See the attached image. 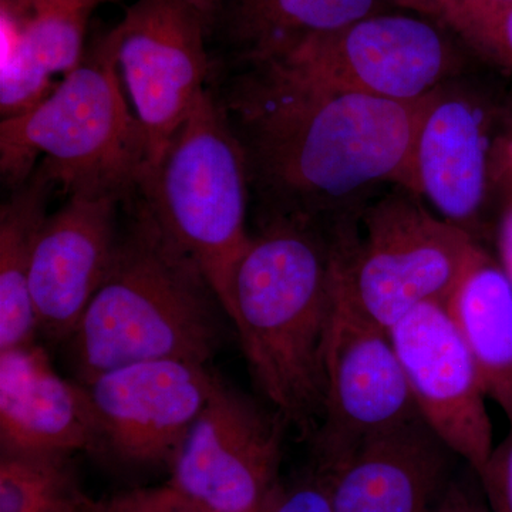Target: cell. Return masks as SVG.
<instances>
[{
	"mask_svg": "<svg viewBox=\"0 0 512 512\" xmlns=\"http://www.w3.org/2000/svg\"><path fill=\"white\" fill-rule=\"evenodd\" d=\"M284 417L217 375L167 485L194 512H259L278 493Z\"/></svg>",
	"mask_w": 512,
	"mask_h": 512,
	"instance_id": "cell-9",
	"label": "cell"
},
{
	"mask_svg": "<svg viewBox=\"0 0 512 512\" xmlns=\"http://www.w3.org/2000/svg\"><path fill=\"white\" fill-rule=\"evenodd\" d=\"M332 241L340 295L387 332L417 306L446 303L484 247L404 187L367 202Z\"/></svg>",
	"mask_w": 512,
	"mask_h": 512,
	"instance_id": "cell-6",
	"label": "cell"
},
{
	"mask_svg": "<svg viewBox=\"0 0 512 512\" xmlns=\"http://www.w3.org/2000/svg\"><path fill=\"white\" fill-rule=\"evenodd\" d=\"M420 416L389 332L340 295L326 352L325 400L311 437L315 466L332 471L363 440Z\"/></svg>",
	"mask_w": 512,
	"mask_h": 512,
	"instance_id": "cell-11",
	"label": "cell"
},
{
	"mask_svg": "<svg viewBox=\"0 0 512 512\" xmlns=\"http://www.w3.org/2000/svg\"><path fill=\"white\" fill-rule=\"evenodd\" d=\"M470 2L483 3V5H505V3H512V0H470Z\"/></svg>",
	"mask_w": 512,
	"mask_h": 512,
	"instance_id": "cell-30",
	"label": "cell"
},
{
	"mask_svg": "<svg viewBox=\"0 0 512 512\" xmlns=\"http://www.w3.org/2000/svg\"><path fill=\"white\" fill-rule=\"evenodd\" d=\"M130 195L72 192L43 222L30 295L37 329L52 342H67L106 278L119 244L120 208Z\"/></svg>",
	"mask_w": 512,
	"mask_h": 512,
	"instance_id": "cell-14",
	"label": "cell"
},
{
	"mask_svg": "<svg viewBox=\"0 0 512 512\" xmlns=\"http://www.w3.org/2000/svg\"><path fill=\"white\" fill-rule=\"evenodd\" d=\"M376 3L377 0H227L220 18H227L235 59L252 67L285 55L312 37L373 15Z\"/></svg>",
	"mask_w": 512,
	"mask_h": 512,
	"instance_id": "cell-19",
	"label": "cell"
},
{
	"mask_svg": "<svg viewBox=\"0 0 512 512\" xmlns=\"http://www.w3.org/2000/svg\"><path fill=\"white\" fill-rule=\"evenodd\" d=\"M477 476L491 512H512V426Z\"/></svg>",
	"mask_w": 512,
	"mask_h": 512,
	"instance_id": "cell-24",
	"label": "cell"
},
{
	"mask_svg": "<svg viewBox=\"0 0 512 512\" xmlns=\"http://www.w3.org/2000/svg\"><path fill=\"white\" fill-rule=\"evenodd\" d=\"M446 308L476 362L488 399L512 426V284L487 247L458 279Z\"/></svg>",
	"mask_w": 512,
	"mask_h": 512,
	"instance_id": "cell-18",
	"label": "cell"
},
{
	"mask_svg": "<svg viewBox=\"0 0 512 512\" xmlns=\"http://www.w3.org/2000/svg\"><path fill=\"white\" fill-rule=\"evenodd\" d=\"M494 244L497 258L512 284V188L505 195L497 224H495Z\"/></svg>",
	"mask_w": 512,
	"mask_h": 512,
	"instance_id": "cell-27",
	"label": "cell"
},
{
	"mask_svg": "<svg viewBox=\"0 0 512 512\" xmlns=\"http://www.w3.org/2000/svg\"><path fill=\"white\" fill-rule=\"evenodd\" d=\"M67 454L0 456V512H90Z\"/></svg>",
	"mask_w": 512,
	"mask_h": 512,
	"instance_id": "cell-21",
	"label": "cell"
},
{
	"mask_svg": "<svg viewBox=\"0 0 512 512\" xmlns=\"http://www.w3.org/2000/svg\"><path fill=\"white\" fill-rule=\"evenodd\" d=\"M430 15L456 30L485 62L512 82V3L440 0Z\"/></svg>",
	"mask_w": 512,
	"mask_h": 512,
	"instance_id": "cell-22",
	"label": "cell"
},
{
	"mask_svg": "<svg viewBox=\"0 0 512 512\" xmlns=\"http://www.w3.org/2000/svg\"><path fill=\"white\" fill-rule=\"evenodd\" d=\"M207 365L148 360L117 367L83 384L100 451L128 466L171 467L214 387Z\"/></svg>",
	"mask_w": 512,
	"mask_h": 512,
	"instance_id": "cell-12",
	"label": "cell"
},
{
	"mask_svg": "<svg viewBox=\"0 0 512 512\" xmlns=\"http://www.w3.org/2000/svg\"><path fill=\"white\" fill-rule=\"evenodd\" d=\"M394 2L407 6V8L420 10V12L423 13H429V10L433 8V5L437 0H394Z\"/></svg>",
	"mask_w": 512,
	"mask_h": 512,
	"instance_id": "cell-29",
	"label": "cell"
},
{
	"mask_svg": "<svg viewBox=\"0 0 512 512\" xmlns=\"http://www.w3.org/2000/svg\"><path fill=\"white\" fill-rule=\"evenodd\" d=\"M433 512H491L480 478L464 464Z\"/></svg>",
	"mask_w": 512,
	"mask_h": 512,
	"instance_id": "cell-26",
	"label": "cell"
},
{
	"mask_svg": "<svg viewBox=\"0 0 512 512\" xmlns=\"http://www.w3.org/2000/svg\"><path fill=\"white\" fill-rule=\"evenodd\" d=\"M90 512H194L168 487L134 491L109 504H94Z\"/></svg>",
	"mask_w": 512,
	"mask_h": 512,
	"instance_id": "cell-25",
	"label": "cell"
},
{
	"mask_svg": "<svg viewBox=\"0 0 512 512\" xmlns=\"http://www.w3.org/2000/svg\"><path fill=\"white\" fill-rule=\"evenodd\" d=\"M40 157L50 180L69 194L137 190L148 168L147 141L121 90L106 35L45 99L0 123V170L12 190Z\"/></svg>",
	"mask_w": 512,
	"mask_h": 512,
	"instance_id": "cell-4",
	"label": "cell"
},
{
	"mask_svg": "<svg viewBox=\"0 0 512 512\" xmlns=\"http://www.w3.org/2000/svg\"><path fill=\"white\" fill-rule=\"evenodd\" d=\"M137 188L164 231L201 269L231 320L235 271L252 238L251 183L244 147L211 89Z\"/></svg>",
	"mask_w": 512,
	"mask_h": 512,
	"instance_id": "cell-5",
	"label": "cell"
},
{
	"mask_svg": "<svg viewBox=\"0 0 512 512\" xmlns=\"http://www.w3.org/2000/svg\"><path fill=\"white\" fill-rule=\"evenodd\" d=\"M414 192L478 244L494 241L512 188V89L448 80L427 100L413 150Z\"/></svg>",
	"mask_w": 512,
	"mask_h": 512,
	"instance_id": "cell-7",
	"label": "cell"
},
{
	"mask_svg": "<svg viewBox=\"0 0 512 512\" xmlns=\"http://www.w3.org/2000/svg\"><path fill=\"white\" fill-rule=\"evenodd\" d=\"M389 335L421 419L480 474L495 447L488 396L446 303L417 306Z\"/></svg>",
	"mask_w": 512,
	"mask_h": 512,
	"instance_id": "cell-13",
	"label": "cell"
},
{
	"mask_svg": "<svg viewBox=\"0 0 512 512\" xmlns=\"http://www.w3.org/2000/svg\"><path fill=\"white\" fill-rule=\"evenodd\" d=\"M461 463L421 416L403 421L367 437L325 471L332 511L433 512Z\"/></svg>",
	"mask_w": 512,
	"mask_h": 512,
	"instance_id": "cell-15",
	"label": "cell"
},
{
	"mask_svg": "<svg viewBox=\"0 0 512 512\" xmlns=\"http://www.w3.org/2000/svg\"><path fill=\"white\" fill-rule=\"evenodd\" d=\"M208 33L207 23L185 0H136L106 33L146 137L148 168L158 163L175 131L210 89Z\"/></svg>",
	"mask_w": 512,
	"mask_h": 512,
	"instance_id": "cell-10",
	"label": "cell"
},
{
	"mask_svg": "<svg viewBox=\"0 0 512 512\" xmlns=\"http://www.w3.org/2000/svg\"><path fill=\"white\" fill-rule=\"evenodd\" d=\"M276 495V494H275ZM275 498V497H274ZM272 503H274V500H272ZM272 503L268 505V507L264 508V510L259 512H271Z\"/></svg>",
	"mask_w": 512,
	"mask_h": 512,
	"instance_id": "cell-31",
	"label": "cell"
},
{
	"mask_svg": "<svg viewBox=\"0 0 512 512\" xmlns=\"http://www.w3.org/2000/svg\"><path fill=\"white\" fill-rule=\"evenodd\" d=\"M106 0H0L2 120L18 116L55 89L86 55L93 10Z\"/></svg>",
	"mask_w": 512,
	"mask_h": 512,
	"instance_id": "cell-17",
	"label": "cell"
},
{
	"mask_svg": "<svg viewBox=\"0 0 512 512\" xmlns=\"http://www.w3.org/2000/svg\"><path fill=\"white\" fill-rule=\"evenodd\" d=\"M127 215L109 272L64 343L82 384L148 360L208 365L224 335L227 313L217 293L138 188Z\"/></svg>",
	"mask_w": 512,
	"mask_h": 512,
	"instance_id": "cell-3",
	"label": "cell"
},
{
	"mask_svg": "<svg viewBox=\"0 0 512 512\" xmlns=\"http://www.w3.org/2000/svg\"><path fill=\"white\" fill-rule=\"evenodd\" d=\"M271 512H333L329 477L315 466L289 487H279Z\"/></svg>",
	"mask_w": 512,
	"mask_h": 512,
	"instance_id": "cell-23",
	"label": "cell"
},
{
	"mask_svg": "<svg viewBox=\"0 0 512 512\" xmlns=\"http://www.w3.org/2000/svg\"><path fill=\"white\" fill-rule=\"evenodd\" d=\"M460 70L456 50L427 20L373 13L269 62L245 67L244 73L410 103L436 92Z\"/></svg>",
	"mask_w": 512,
	"mask_h": 512,
	"instance_id": "cell-8",
	"label": "cell"
},
{
	"mask_svg": "<svg viewBox=\"0 0 512 512\" xmlns=\"http://www.w3.org/2000/svg\"><path fill=\"white\" fill-rule=\"evenodd\" d=\"M56 184L42 165L0 207V350L36 342L30 269L37 235Z\"/></svg>",
	"mask_w": 512,
	"mask_h": 512,
	"instance_id": "cell-20",
	"label": "cell"
},
{
	"mask_svg": "<svg viewBox=\"0 0 512 512\" xmlns=\"http://www.w3.org/2000/svg\"><path fill=\"white\" fill-rule=\"evenodd\" d=\"M335 306L332 237L296 222H261L235 271L231 322L259 390L306 437L322 417Z\"/></svg>",
	"mask_w": 512,
	"mask_h": 512,
	"instance_id": "cell-2",
	"label": "cell"
},
{
	"mask_svg": "<svg viewBox=\"0 0 512 512\" xmlns=\"http://www.w3.org/2000/svg\"><path fill=\"white\" fill-rule=\"evenodd\" d=\"M429 96L404 103L241 73L218 99L244 147L261 222L330 234L383 187L414 192V143Z\"/></svg>",
	"mask_w": 512,
	"mask_h": 512,
	"instance_id": "cell-1",
	"label": "cell"
},
{
	"mask_svg": "<svg viewBox=\"0 0 512 512\" xmlns=\"http://www.w3.org/2000/svg\"><path fill=\"white\" fill-rule=\"evenodd\" d=\"M0 448L8 453H99L89 393L60 376L37 343L0 350Z\"/></svg>",
	"mask_w": 512,
	"mask_h": 512,
	"instance_id": "cell-16",
	"label": "cell"
},
{
	"mask_svg": "<svg viewBox=\"0 0 512 512\" xmlns=\"http://www.w3.org/2000/svg\"><path fill=\"white\" fill-rule=\"evenodd\" d=\"M106 2H113V0H106Z\"/></svg>",
	"mask_w": 512,
	"mask_h": 512,
	"instance_id": "cell-32",
	"label": "cell"
},
{
	"mask_svg": "<svg viewBox=\"0 0 512 512\" xmlns=\"http://www.w3.org/2000/svg\"><path fill=\"white\" fill-rule=\"evenodd\" d=\"M185 2L200 13L208 29L211 30L212 25L220 18L221 10L227 0H185Z\"/></svg>",
	"mask_w": 512,
	"mask_h": 512,
	"instance_id": "cell-28",
	"label": "cell"
}]
</instances>
